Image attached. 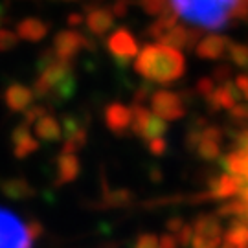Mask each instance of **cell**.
<instances>
[{"label": "cell", "instance_id": "1", "mask_svg": "<svg viewBox=\"0 0 248 248\" xmlns=\"http://www.w3.org/2000/svg\"><path fill=\"white\" fill-rule=\"evenodd\" d=\"M175 15L206 30H221L248 15V0H169Z\"/></svg>", "mask_w": 248, "mask_h": 248}, {"label": "cell", "instance_id": "2", "mask_svg": "<svg viewBox=\"0 0 248 248\" xmlns=\"http://www.w3.org/2000/svg\"><path fill=\"white\" fill-rule=\"evenodd\" d=\"M134 70L151 83L168 85L184 76L186 61L182 52L153 43V45L143 46L138 52L134 59Z\"/></svg>", "mask_w": 248, "mask_h": 248}, {"label": "cell", "instance_id": "3", "mask_svg": "<svg viewBox=\"0 0 248 248\" xmlns=\"http://www.w3.org/2000/svg\"><path fill=\"white\" fill-rule=\"evenodd\" d=\"M0 248H33L30 226L6 208H0Z\"/></svg>", "mask_w": 248, "mask_h": 248}, {"label": "cell", "instance_id": "4", "mask_svg": "<svg viewBox=\"0 0 248 248\" xmlns=\"http://www.w3.org/2000/svg\"><path fill=\"white\" fill-rule=\"evenodd\" d=\"M226 169L230 171V177L235 180V191L232 197H239L241 208L245 212L243 224L248 228V143L226 160Z\"/></svg>", "mask_w": 248, "mask_h": 248}, {"label": "cell", "instance_id": "5", "mask_svg": "<svg viewBox=\"0 0 248 248\" xmlns=\"http://www.w3.org/2000/svg\"><path fill=\"white\" fill-rule=\"evenodd\" d=\"M53 53L59 61L72 62L81 50L92 48L94 43L90 41L85 33H81L78 30H61L53 37Z\"/></svg>", "mask_w": 248, "mask_h": 248}, {"label": "cell", "instance_id": "6", "mask_svg": "<svg viewBox=\"0 0 248 248\" xmlns=\"http://www.w3.org/2000/svg\"><path fill=\"white\" fill-rule=\"evenodd\" d=\"M151 108L156 118L164 120V122H171V120H178L182 118L186 108H184V101L178 96L177 92L171 90H156L151 96Z\"/></svg>", "mask_w": 248, "mask_h": 248}, {"label": "cell", "instance_id": "7", "mask_svg": "<svg viewBox=\"0 0 248 248\" xmlns=\"http://www.w3.org/2000/svg\"><path fill=\"white\" fill-rule=\"evenodd\" d=\"M107 50L120 64H127L129 61L136 59V55H138V41L129 30L118 28L114 33L107 39Z\"/></svg>", "mask_w": 248, "mask_h": 248}, {"label": "cell", "instance_id": "8", "mask_svg": "<svg viewBox=\"0 0 248 248\" xmlns=\"http://www.w3.org/2000/svg\"><path fill=\"white\" fill-rule=\"evenodd\" d=\"M230 39L224 35H217V33H210V35L202 37L195 46V53L201 59H221L224 53H228L230 48Z\"/></svg>", "mask_w": 248, "mask_h": 248}, {"label": "cell", "instance_id": "9", "mask_svg": "<svg viewBox=\"0 0 248 248\" xmlns=\"http://www.w3.org/2000/svg\"><path fill=\"white\" fill-rule=\"evenodd\" d=\"M197 41H199V33L197 30H189V28L182 26V24H177L175 28H171L166 35L158 41V45L169 46V48H175V50H191L197 46Z\"/></svg>", "mask_w": 248, "mask_h": 248}, {"label": "cell", "instance_id": "10", "mask_svg": "<svg viewBox=\"0 0 248 248\" xmlns=\"http://www.w3.org/2000/svg\"><path fill=\"white\" fill-rule=\"evenodd\" d=\"M114 15L110 8H101V6H92L90 9H87L85 15V24L89 28V31L96 37H103L114 26Z\"/></svg>", "mask_w": 248, "mask_h": 248}, {"label": "cell", "instance_id": "11", "mask_svg": "<svg viewBox=\"0 0 248 248\" xmlns=\"http://www.w3.org/2000/svg\"><path fill=\"white\" fill-rule=\"evenodd\" d=\"M239 89L235 87L233 81H224L219 89H215L212 96L208 98L210 105L213 108H226V110H232L235 105H239V99H241Z\"/></svg>", "mask_w": 248, "mask_h": 248}, {"label": "cell", "instance_id": "12", "mask_svg": "<svg viewBox=\"0 0 248 248\" xmlns=\"http://www.w3.org/2000/svg\"><path fill=\"white\" fill-rule=\"evenodd\" d=\"M4 101L9 107V110H15V112L28 110L31 107V101H33V92L30 87L22 85V83H13L6 89Z\"/></svg>", "mask_w": 248, "mask_h": 248}, {"label": "cell", "instance_id": "13", "mask_svg": "<svg viewBox=\"0 0 248 248\" xmlns=\"http://www.w3.org/2000/svg\"><path fill=\"white\" fill-rule=\"evenodd\" d=\"M48 30H50V26L46 24L45 20L35 18V17H28L18 22L15 33H17V37L22 39V41L39 43V41H43V39L48 35Z\"/></svg>", "mask_w": 248, "mask_h": 248}, {"label": "cell", "instance_id": "14", "mask_svg": "<svg viewBox=\"0 0 248 248\" xmlns=\"http://www.w3.org/2000/svg\"><path fill=\"white\" fill-rule=\"evenodd\" d=\"M107 125L112 129V131H124L125 127H129L133 122V110L129 107H125L124 103H112V105L107 107L105 112Z\"/></svg>", "mask_w": 248, "mask_h": 248}, {"label": "cell", "instance_id": "15", "mask_svg": "<svg viewBox=\"0 0 248 248\" xmlns=\"http://www.w3.org/2000/svg\"><path fill=\"white\" fill-rule=\"evenodd\" d=\"M177 15H175V11H171V13H166V15H162V17L155 18L153 20V24L147 26L145 30V33L151 37V39H155V41H160L162 37L168 33L171 28H175L178 24L177 22Z\"/></svg>", "mask_w": 248, "mask_h": 248}, {"label": "cell", "instance_id": "16", "mask_svg": "<svg viewBox=\"0 0 248 248\" xmlns=\"http://www.w3.org/2000/svg\"><path fill=\"white\" fill-rule=\"evenodd\" d=\"M35 131H37V134H39L41 138H45V140H57V138L61 136V129H59L57 120L48 114L37 122Z\"/></svg>", "mask_w": 248, "mask_h": 248}, {"label": "cell", "instance_id": "17", "mask_svg": "<svg viewBox=\"0 0 248 248\" xmlns=\"http://www.w3.org/2000/svg\"><path fill=\"white\" fill-rule=\"evenodd\" d=\"M140 8L143 9V13H147L149 17L158 18L166 13H171V4L169 0H138Z\"/></svg>", "mask_w": 248, "mask_h": 248}, {"label": "cell", "instance_id": "18", "mask_svg": "<svg viewBox=\"0 0 248 248\" xmlns=\"http://www.w3.org/2000/svg\"><path fill=\"white\" fill-rule=\"evenodd\" d=\"M228 55H230V59L233 61L235 66H239V68H247L248 66V46L232 43L230 48H228Z\"/></svg>", "mask_w": 248, "mask_h": 248}, {"label": "cell", "instance_id": "19", "mask_svg": "<svg viewBox=\"0 0 248 248\" xmlns=\"http://www.w3.org/2000/svg\"><path fill=\"white\" fill-rule=\"evenodd\" d=\"M18 45V37L13 30L8 28H0V52H8L13 50Z\"/></svg>", "mask_w": 248, "mask_h": 248}, {"label": "cell", "instance_id": "20", "mask_svg": "<svg viewBox=\"0 0 248 248\" xmlns=\"http://www.w3.org/2000/svg\"><path fill=\"white\" fill-rule=\"evenodd\" d=\"M168 129V124L164 120L156 118L155 114H151L149 124H147V129H145V136H153V138H162V134L166 133Z\"/></svg>", "mask_w": 248, "mask_h": 248}, {"label": "cell", "instance_id": "21", "mask_svg": "<svg viewBox=\"0 0 248 248\" xmlns=\"http://www.w3.org/2000/svg\"><path fill=\"white\" fill-rule=\"evenodd\" d=\"M199 149H201V155L208 160L217 158V156L221 155L219 142H213V140H204L202 138V142H201V145H199Z\"/></svg>", "mask_w": 248, "mask_h": 248}, {"label": "cell", "instance_id": "22", "mask_svg": "<svg viewBox=\"0 0 248 248\" xmlns=\"http://www.w3.org/2000/svg\"><path fill=\"white\" fill-rule=\"evenodd\" d=\"M195 90L202 96V98L208 99L213 92H215V81H213L212 78H201V79L197 81Z\"/></svg>", "mask_w": 248, "mask_h": 248}, {"label": "cell", "instance_id": "23", "mask_svg": "<svg viewBox=\"0 0 248 248\" xmlns=\"http://www.w3.org/2000/svg\"><path fill=\"white\" fill-rule=\"evenodd\" d=\"M46 116V107L41 105V103H37V105H31L30 108L26 110V122L28 124H31V122H39L41 118H45Z\"/></svg>", "mask_w": 248, "mask_h": 248}, {"label": "cell", "instance_id": "24", "mask_svg": "<svg viewBox=\"0 0 248 248\" xmlns=\"http://www.w3.org/2000/svg\"><path fill=\"white\" fill-rule=\"evenodd\" d=\"M127 8H129V2L127 0H116L114 4L110 6V11H112L114 17L122 18L127 15Z\"/></svg>", "mask_w": 248, "mask_h": 248}, {"label": "cell", "instance_id": "25", "mask_svg": "<svg viewBox=\"0 0 248 248\" xmlns=\"http://www.w3.org/2000/svg\"><path fill=\"white\" fill-rule=\"evenodd\" d=\"M151 85L149 83H143V85H140V87H138V92H136V101H138V103H136V105H140V103H142V101H145V99L147 98H151V96H153V94H151Z\"/></svg>", "mask_w": 248, "mask_h": 248}, {"label": "cell", "instance_id": "26", "mask_svg": "<svg viewBox=\"0 0 248 248\" xmlns=\"http://www.w3.org/2000/svg\"><path fill=\"white\" fill-rule=\"evenodd\" d=\"M233 83H235V87L239 89V92L243 94V96L248 92V76H247V74H241V76H237Z\"/></svg>", "mask_w": 248, "mask_h": 248}, {"label": "cell", "instance_id": "27", "mask_svg": "<svg viewBox=\"0 0 248 248\" xmlns=\"http://www.w3.org/2000/svg\"><path fill=\"white\" fill-rule=\"evenodd\" d=\"M66 22H68V26H81L85 22V17H83V13H79V11H74V13L68 15Z\"/></svg>", "mask_w": 248, "mask_h": 248}, {"label": "cell", "instance_id": "28", "mask_svg": "<svg viewBox=\"0 0 248 248\" xmlns=\"http://www.w3.org/2000/svg\"><path fill=\"white\" fill-rule=\"evenodd\" d=\"M149 147L155 155H162L164 149H166V142H164L162 138H155V140H151L149 142Z\"/></svg>", "mask_w": 248, "mask_h": 248}, {"label": "cell", "instance_id": "29", "mask_svg": "<svg viewBox=\"0 0 248 248\" xmlns=\"http://www.w3.org/2000/svg\"><path fill=\"white\" fill-rule=\"evenodd\" d=\"M50 2H78V0H50Z\"/></svg>", "mask_w": 248, "mask_h": 248}, {"label": "cell", "instance_id": "30", "mask_svg": "<svg viewBox=\"0 0 248 248\" xmlns=\"http://www.w3.org/2000/svg\"><path fill=\"white\" fill-rule=\"evenodd\" d=\"M245 98H247V99H248V92H247V94H245Z\"/></svg>", "mask_w": 248, "mask_h": 248}, {"label": "cell", "instance_id": "31", "mask_svg": "<svg viewBox=\"0 0 248 248\" xmlns=\"http://www.w3.org/2000/svg\"><path fill=\"white\" fill-rule=\"evenodd\" d=\"M0 24H2V17H0ZM0 28H2V26H0Z\"/></svg>", "mask_w": 248, "mask_h": 248}]
</instances>
